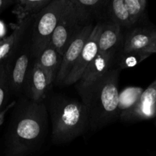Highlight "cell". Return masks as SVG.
I'll return each mask as SVG.
<instances>
[{
    "instance_id": "6da1fadb",
    "label": "cell",
    "mask_w": 156,
    "mask_h": 156,
    "mask_svg": "<svg viewBox=\"0 0 156 156\" xmlns=\"http://www.w3.org/2000/svg\"><path fill=\"white\" fill-rule=\"evenodd\" d=\"M12 110L5 136V156H29L41 147L48 131L45 101L38 103L21 96Z\"/></svg>"
},
{
    "instance_id": "7a4b0ae2",
    "label": "cell",
    "mask_w": 156,
    "mask_h": 156,
    "mask_svg": "<svg viewBox=\"0 0 156 156\" xmlns=\"http://www.w3.org/2000/svg\"><path fill=\"white\" fill-rule=\"evenodd\" d=\"M120 70L113 68L86 89L78 91L87 110L90 130L96 132L119 117Z\"/></svg>"
},
{
    "instance_id": "3957f363",
    "label": "cell",
    "mask_w": 156,
    "mask_h": 156,
    "mask_svg": "<svg viewBox=\"0 0 156 156\" xmlns=\"http://www.w3.org/2000/svg\"><path fill=\"white\" fill-rule=\"evenodd\" d=\"M52 125L54 144L68 143L90 129L87 110L82 101L61 94H53L46 104Z\"/></svg>"
},
{
    "instance_id": "277c9868",
    "label": "cell",
    "mask_w": 156,
    "mask_h": 156,
    "mask_svg": "<svg viewBox=\"0 0 156 156\" xmlns=\"http://www.w3.org/2000/svg\"><path fill=\"white\" fill-rule=\"evenodd\" d=\"M93 22L80 0H66L64 12L52 35L50 45L63 56L80 32Z\"/></svg>"
},
{
    "instance_id": "5b68a950",
    "label": "cell",
    "mask_w": 156,
    "mask_h": 156,
    "mask_svg": "<svg viewBox=\"0 0 156 156\" xmlns=\"http://www.w3.org/2000/svg\"><path fill=\"white\" fill-rule=\"evenodd\" d=\"M65 4L66 0H51L41 12L35 15L30 30L31 54L33 62L50 44Z\"/></svg>"
},
{
    "instance_id": "8992f818",
    "label": "cell",
    "mask_w": 156,
    "mask_h": 156,
    "mask_svg": "<svg viewBox=\"0 0 156 156\" xmlns=\"http://www.w3.org/2000/svg\"><path fill=\"white\" fill-rule=\"evenodd\" d=\"M32 62L29 31L19 49L6 61L11 94L12 96L17 98V99L23 96L26 76Z\"/></svg>"
},
{
    "instance_id": "52a82bcc",
    "label": "cell",
    "mask_w": 156,
    "mask_h": 156,
    "mask_svg": "<svg viewBox=\"0 0 156 156\" xmlns=\"http://www.w3.org/2000/svg\"><path fill=\"white\" fill-rule=\"evenodd\" d=\"M119 118L125 123H136L156 119V79L146 89H144L142 95L133 107L122 112Z\"/></svg>"
},
{
    "instance_id": "ba28073f",
    "label": "cell",
    "mask_w": 156,
    "mask_h": 156,
    "mask_svg": "<svg viewBox=\"0 0 156 156\" xmlns=\"http://www.w3.org/2000/svg\"><path fill=\"white\" fill-rule=\"evenodd\" d=\"M53 85L45 72L36 61L32 62L25 79L23 96L35 102H44Z\"/></svg>"
},
{
    "instance_id": "9c48e42d",
    "label": "cell",
    "mask_w": 156,
    "mask_h": 156,
    "mask_svg": "<svg viewBox=\"0 0 156 156\" xmlns=\"http://www.w3.org/2000/svg\"><path fill=\"white\" fill-rule=\"evenodd\" d=\"M95 24H96L86 26L70 43L64 54L63 55L61 68H60L59 73H58L54 85L62 87L66 78L71 72L86 43L91 35Z\"/></svg>"
},
{
    "instance_id": "30bf717a",
    "label": "cell",
    "mask_w": 156,
    "mask_h": 156,
    "mask_svg": "<svg viewBox=\"0 0 156 156\" xmlns=\"http://www.w3.org/2000/svg\"><path fill=\"white\" fill-rule=\"evenodd\" d=\"M100 27L101 23L95 24L91 35L86 43L76 63L73 66L70 74L66 78L62 86H70L79 82L87 66L98 54V37L100 32Z\"/></svg>"
},
{
    "instance_id": "8fae6325",
    "label": "cell",
    "mask_w": 156,
    "mask_h": 156,
    "mask_svg": "<svg viewBox=\"0 0 156 156\" xmlns=\"http://www.w3.org/2000/svg\"><path fill=\"white\" fill-rule=\"evenodd\" d=\"M114 53H98L87 66L80 79L76 82V91L86 89L106 74L114 66Z\"/></svg>"
},
{
    "instance_id": "7c38bea8",
    "label": "cell",
    "mask_w": 156,
    "mask_h": 156,
    "mask_svg": "<svg viewBox=\"0 0 156 156\" xmlns=\"http://www.w3.org/2000/svg\"><path fill=\"white\" fill-rule=\"evenodd\" d=\"M35 17L33 15L17 21L16 24L12 26V33L0 41V64L8 60L19 49L30 31Z\"/></svg>"
},
{
    "instance_id": "4fadbf2b",
    "label": "cell",
    "mask_w": 156,
    "mask_h": 156,
    "mask_svg": "<svg viewBox=\"0 0 156 156\" xmlns=\"http://www.w3.org/2000/svg\"><path fill=\"white\" fill-rule=\"evenodd\" d=\"M156 34V27L148 24L138 26L124 31L122 52H146Z\"/></svg>"
},
{
    "instance_id": "5bb4252c",
    "label": "cell",
    "mask_w": 156,
    "mask_h": 156,
    "mask_svg": "<svg viewBox=\"0 0 156 156\" xmlns=\"http://www.w3.org/2000/svg\"><path fill=\"white\" fill-rule=\"evenodd\" d=\"M124 31L119 25L109 21L101 23L98 37L99 53H112L116 54L121 49Z\"/></svg>"
},
{
    "instance_id": "9a60e30c",
    "label": "cell",
    "mask_w": 156,
    "mask_h": 156,
    "mask_svg": "<svg viewBox=\"0 0 156 156\" xmlns=\"http://www.w3.org/2000/svg\"><path fill=\"white\" fill-rule=\"evenodd\" d=\"M62 59L63 56L57 51L54 47L49 44L35 61L45 72L54 85L61 68Z\"/></svg>"
},
{
    "instance_id": "2e32d148",
    "label": "cell",
    "mask_w": 156,
    "mask_h": 156,
    "mask_svg": "<svg viewBox=\"0 0 156 156\" xmlns=\"http://www.w3.org/2000/svg\"><path fill=\"white\" fill-rule=\"evenodd\" d=\"M106 7L109 21L119 25L122 30H127L132 29L125 0L108 1Z\"/></svg>"
},
{
    "instance_id": "e0dca14e",
    "label": "cell",
    "mask_w": 156,
    "mask_h": 156,
    "mask_svg": "<svg viewBox=\"0 0 156 156\" xmlns=\"http://www.w3.org/2000/svg\"><path fill=\"white\" fill-rule=\"evenodd\" d=\"M51 0H17L13 5L12 13L17 21H21L28 17L38 15Z\"/></svg>"
},
{
    "instance_id": "ac0fdd59",
    "label": "cell",
    "mask_w": 156,
    "mask_h": 156,
    "mask_svg": "<svg viewBox=\"0 0 156 156\" xmlns=\"http://www.w3.org/2000/svg\"><path fill=\"white\" fill-rule=\"evenodd\" d=\"M145 51L122 52L119 50L114 56V66L119 70L136 67L140 62L151 56Z\"/></svg>"
},
{
    "instance_id": "d6986e66",
    "label": "cell",
    "mask_w": 156,
    "mask_h": 156,
    "mask_svg": "<svg viewBox=\"0 0 156 156\" xmlns=\"http://www.w3.org/2000/svg\"><path fill=\"white\" fill-rule=\"evenodd\" d=\"M132 28L147 24L145 0H125Z\"/></svg>"
},
{
    "instance_id": "ffe728a7",
    "label": "cell",
    "mask_w": 156,
    "mask_h": 156,
    "mask_svg": "<svg viewBox=\"0 0 156 156\" xmlns=\"http://www.w3.org/2000/svg\"><path fill=\"white\" fill-rule=\"evenodd\" d=\"M144 91L140 87L130 86L125 88L119 91V115L124 111L130 109L138 101Z\"/></svg>"
},
{
    "instance_id": "44dd1931",
    "label": "cell",
    "mask_w": 156,
    "mask_h": 156,
    "mask_svg": "<svg viewBox=\"0 0 156 156\" xmlns=\"http://www.w3.org/2000/svg\"><path fill=\"white\" fill-rule=\"evenodd\" d=\"M12 96L9 80H8L7 71H6V62L0 64V112L9 105V98Z\"/></svg>"
},
{
    "instance_id": "7402d4cb",
    "label": "cell",
    "mask_w": 156,
    "mask_h": 156,
    "mask_svg": "<svg viewBox=\"0 0 156 156\" xmlns=\"http://www.w3.org/2000/svg\"><path fill=\"white\" fill-rule=\"evenodd\" d=\"M15 2V1H12V0H0V15L8 8L13 5Z\"/></svg>"
},
{
    "instance_id": "603a6c76",
    "label": "cell",
    "mask_w": 156,
    "mask_h": 156,
    "mask_svg": "<svg viewBox=\"0 0 156 156\" xmlns=\"http://www.w3.org/2000/svg\"><path fill=\"white\" fill-rule=\"evenodd\" d=\"M146 52L148 53H151V55H152L153 53H156V34L155 36H154V37L153 38L152 41H151V44H150V46L148 47V48L147 49Z\"/></svg>"
},
{
    "instance_id": "cb8c5ba5",
    "label": "cell",
    "mask_w": 156,
    "mask_h": 156,
    "mask_svg": "<svg viewBox=\"0 0 156 156\" xmlns=\"http://www.w3.org/2000/svg\"><path fill=\"white\" fill-rule=\"evenodd\" d=\"M155 126H156V120H155Z\"/></svg>"
}]
</instances>
